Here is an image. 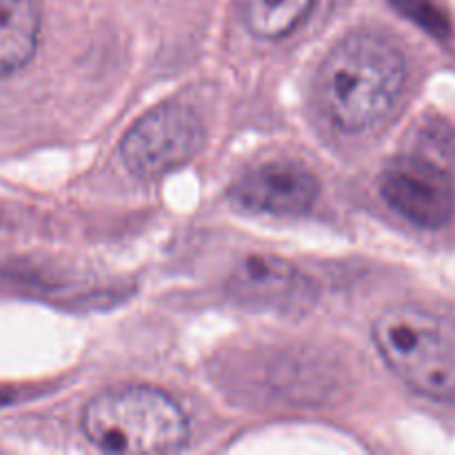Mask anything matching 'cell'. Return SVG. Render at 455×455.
<instances>
[{
  "label": "cell",
  "instance_id": "obj_1",
  "mask_svg": "<svg viewBox=\"0 0 455 455\" xmlns=\"http://www.w3.org/2000/svg\"><path fill=\"white\" fill-rule=\"evenodd\" d=\"M404 78L407 65L394 43L376 34H351L323 62L320 100L340 132L358 133L389 114Z\"/></svg>",
  "mask_w": 455,
  "mask_h": 455
},
{
  "label": "cell",
  "instance_id": "obj_2",
  "mask_svg": "<svg viewBox=\"0 0 455 455\" xmlns=\"http://www.w3.org/2000/svg\"><path fill=\"white\" fill-rule=\"evenodd\" d=\"M387 367L431 400L455 403V318L413 305L391 307L373 323Z\"/></svg>",
  "mask_w": 455,
  "mask_h": 455
},
{
  "label": "cell",
  "instance_id": "obj_3",
  "mask_svg": "<svg viewBox=\"0 0 455 455\" xmlns=\"http://www.w3.org/2000/svg\"><path fill=\"white\" fill-rule=\"evenodd\" d=\"M83 431L107 453H173L189 443L180 404L154 387H120L84 407Z\"/></svg>",
  "mask_w": 455,
  "mask_h": 455
},
{
  "label": "cell",
  "instance_id": "obj_4",
  "mask_svg": "<svg viewBox=\"0 0 455 455\" xmlns=\"http://www.w3.org/2000/svg\"><path fill=\"white\" fill-rule=\"evenodd\" d=\"M204 142V127L194 107L164 102L127 132L120 156L136 178H158L194 158Z\"/></svg>",
  "mask_w": 455,
  "mask_h": 455
},
{
  "label": "cell",
  "instance_id": "obj_5",
  "mask_svg": "<svg viewBox=\"0 0 455 455\" xmlns=\"http://www.w3.org/2000/svg\"><path fill=\"white\" fill-rule=\"evenodd\" d=\"M380 196L420 229H440L453 218L455 187L444 167L425 156H398L380 176Z\"/></svg>",
  "mask_w": 455,
  "mask_h": 455
},
{
  "label": "cell",
  "instance_id": "obj_6",
  "mask_svg": "<svg viewBox=\"0 0 455 455\" xmlns=\"http://www.w3.org/2000/svg\"><path fill=\"white\" fill-rule=\"evenodd\" d=\"M229 296L251 309L298 314L315 302V287L296 265L278 256H247L231 274Z\"/></svg>",
  "mask_w": 455,
  "mask_h": 455
},
{
  "label": "cell",
  "instance_id": "obj_7",
  "mask_svg": "<svg viewBox=\"0 0 455 455\" xmlns=\"http://www.w3.org/2000/svg\"><path fill=\"white\" fill-rule=\"evenodd\" d=\"M320 194L318 178L298 163H267L244 173L231 187V200L243 209L274 216H300Z\"/></svg>",
  "mask_w": 455,
  "mask_h": 455
},
{
  "label": "cell",
  "instance_id": "obj_8",
  "mask_svg": "<svg viewBox=\"0 0 455 455\" xmlns=\"http://www.w3.org/2000/svg\"><path fill=\"white\" fill-rule=\"evenodd\" d=\"M40 25L36 0H0V78L29 65L38 49Z\"/></svg>",
  "mask_w": 455,
  "mask_h": 455
},
{
  "label": "cell",
  "instance_id": "obj_9",
  "mask_svg": "<svg viewBox=\"0 0 455 455\" xmlns=\"http://www.w3.org/2000/svg\"><path fill=\"white\" fill-rule=\"evenodd\" d=\"M314 0H244V20L253 36L265 40H278L291 34Z\"/></svg>",
  "mask_w": 455,
  "mask_h": 455
},
{
  "label": "cell",
  "instance_id": "obj_10",
  "mask_svg": "<svg viewBox=\"0 0 455 455\" xmlns=\"http://www.w3.org/2000/svg\"><path fill=\"white\" fill-rule=\"evenodd\" d=\"M391 4L403 16L411 18L416 25H420L422 29L438 36V38H443V36L451 31V22H449L447 13L440 7L438 0H391Z\"/></svg>",
  "mask_w": 455,
  "mask_h": 455
}]
</instances>
